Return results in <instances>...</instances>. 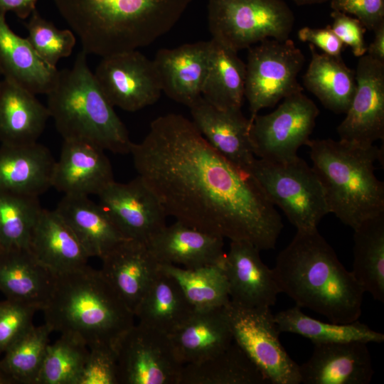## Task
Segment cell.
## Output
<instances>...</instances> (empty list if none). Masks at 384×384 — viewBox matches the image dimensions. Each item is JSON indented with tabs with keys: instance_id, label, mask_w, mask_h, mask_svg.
<instances>
[{
	"instance_id": "6da1fadb",
	"label": "cell",
	"mask_w": 384,
	"mask_h": 384,
	"mask_svg": "<svg viewBox=\"0 0 384 384\" xmlns=\"http://www.w3.org/2000/svg\"><path fill=\"white\" fill-rule=\"evenodd\" d=\"M129 154L167 216L260 251L275 247L283 228L275 206L253 176L215 151L192 121L174 113L156 118Z\"/></svg>"
},
{
	"instance_id": "7a4b0ae2",
	"label": "cell",
	"mask_w": 384,
	"mask_h": 384,
	"mask_svg": "<svg viewBox=\"0 0 384 384\" xmlns=\"http://www.w3.org/2000/svg\"><path fill=\"white\" fill-rule=\"evenodd\" d=\"M280 292L333 323L358 320L364 291L317 228L297 230L273 268Z\"/></svg>"
},
{
	"instance_id": "3957f363",
	"label": "cell",
	"mask_w": 384,
	"mask_h": 384,
	"mask_svg": "<svg viewBox=\"0 0 384 384\" xmlns=\"http://www.w3.org/2000/svg\"><path fill=\"white\" fill-rule=\"evenodd\" d=\"M85 53L105 57L153 43L192 0H53Z\"/></svg>"
},
{
	"instance_id": "277c9868",
	"label": "cell",
	"mask_w": 384,
	"mask_h": 384,
	"mask_svg": "<svg viewBox=\"0 0 384 384\" xmlns=\"http://www.w3.org/2000/svg\"><path fill=\"white\" fill-rule=\"evenodd\" d=\"M41 310L53 331L74 335L89 348H114L134 324V314L101 270L87 265L55 275Z\"/></svg>"
},
{
	"instance_id": "5b68a950",
	"label": "cell",
	"mask_w": 384,
	"mask_h": 384,
	"mask_svg": "<svg viewBox=\"0 0 384 384\" xmlns=\"http://www.w3.org/2000/svg\"><path fill=\"white\" fill-rule=\"evenodd\" d=\"M306 145L329 213L353 230L384 213V184L374 166L383 158V147L332 139H309Z\"/></svg>"
},
{
	"instance_id": "8992f818",
	"label": "cell",
	"mask_w": 384,
	"mask_h": 384,
	"mask_svg": "<svg viewBox=\"0 0 384 384\" xmlns=\"http://www.w3.org/2000/svg\"><path fill=\"white\" fill-rule=\"evenodd\" d=\"M46 96L50 117L64 140L129 154L132 142L127 128L98 85L83 50L78 53L71 68L58 71Z\"/></svg>"
},
{
	"instance_id": "52a82bcc",
	"label": "cell",
	"mask_w": 384,
	"mask_h": 384,
	"mask_svg": "<svg viewBox=\"0 0 384 384\" xmlns=\"http://www.w3.org/2000/svg\"><path fill=\"white\" fill-rule=\"evenodd\" d=\"M294 20L284 0L208 1L211 39L237 52L267 38H289Z\"/></svg>"
},
{
	"instance_id": "ba28073f",
	"label": "cell",
	"mask_w": 384,
	"mask_h": 384,
	"mask_svg": "<svg viewBox=\"0 0 384 384\" xmlns=\"http://www.w3.org/2000/svg\"><path fill=\"white\" fill-rule=\"evenodd\" d=\"M249 172L297 230L317 228L329 209L321 181L299 156L286 162L255 158Z\"/></svg>"
},
{
	"instance_id": "9c48e42d",
	"label": "cell",
	"mask_w": 384,
	"mask_h": 384,
	"mask_svg": "<svg viewBox=\"0 0 384 384\" xmlns=\"http://www.w3.org/2000/svg\"><path fill=\"white\" fill-rule=\"evenodd\" d=\"M304 62L303 53L289 38H267L248 48L245 97L250 119L262 109L303 91L297 77Z\"/></svg>"
},
{
	"instance_id": "30bf717a",
	"label": "cell",
	"mask_w": 384,
	"mask_h": 384,
	"mask_svg": "<svg viewBox=\"0 0 384 384\" xmlns=\"http://www.w3.org/2000/svg\"><path fill=\"white\" fill-rule=\"evenodd\" d=\"M233 341L259 368L268 383L299 384V365L279 340L270 308L247 307L230 300L225 306Z\"/></svg>"
},
{
	"instance_id": "8fae6325",
	"label": "cell",
	"mask_w": 384,
	"mask_h": 384,
	"mask_svg": "<svg viewBox=\"0 0 384 384\" xmlns=\"http://www.w3.org/2000/svg\"><path fill=\"white\" fill-rule=\"evenodd\" d=\"M319 114L316 104L302 92L284 98L273 112L250 118L254 155L272 162L295 159L310 139Z\"/></svg>"
},
{
	"instance_id": "7c38bea8",
	"label": "cell",
	"mask_w": 384,
	"mask_h": 384,
	"mask_svg": "<svg viewBox=\"0 0 384 384\" xmlns=\"http://www.w3.org/2000/svg\"><path fill=\"white\" fill-rule=\"evenodd\" d=\"M114 349L119 384H179L184 364L169 334L138 323Z\"/></svg>"
},
{
	"instance_id": "4fadbf2b",
	"label": "cell",
	"mask_w": 384,
	"mask_h": 384,
	"mask_svg": "<svg viewBox=\"0 0 384 384\" xmlns=\"http://www.w3.org/2000/svg\"><path fill=\"white\" fill-rule=\"evenodd\" d=\"M94 75L112 106L127 112L156 103L162 92L154 60L138 50L102 57Z\"/></svg>"
},
{
	"instance_id": "5bb4252c",
	"label": "cell",
	"mask_w": 384,
	"mask_h": 384,
	"mask_svg": "<svg viewBox=\"0 0 384 384\" xmlns=\"http://www.w3.org/2000/svg\"><path fill=\"white\" fill-rule=\"evenodd\" d=\"M97 196L99 205L127 239L147 243L166 225L161 203L138 176L128 183L114 181Z\"/></svg>"
},
{
	"instance_id": "9a60e30c",
	"label": "cell",
	"mask_w": 384,
	"mask_h": 384,
	"mask_svg": "<svg viewBox=\"0 0 384 384\" xmlns=\"http://www.w3.org/2000/svg\"><path fill=\"white\" fill-rule=\"evenodd\" d=\"M355 71L356 90L337 133L341 140L369 146L384 138V62L365 54Z\"/></svg>"
},
{
	"instance_id": "2e32d148",
	"label": "cell",
	"mask_w": 384,
	"mask_h": 384,
	"mask_svg": "<svg viewBox=\"0 0 384 384\" xmlns=\"http://www.w3.org/2000/svg\"><path fill=\"white\" fill-rule=\"evenodd\" d=\"M260 250L245 241H231L223 263L230 300L247 307L270 308L280 292L273 269Z\"/></svg>"
},
{
	"instance_id": "e0dca14e",
	"label": "cell",
	"mask_w": 384,
	"mask_h": 384,
	"mask_svg": "<svg viewBox=\"0 0 384 384\" xmlns=\"http://www.w3.org/2000/svg\"><path fill=\"white\" fill-rule=\"evenodd\" d=\"M189 108L193 123L209 144L234 165L249 171L255 159L250 119L240 109L221 110L202 96Z\"/></svg>"
},
{
	"instance_id": "ac0fdd59",
	"label": "cell",
	"mask_w": 384,
	"mask_h": 384,
	"mask_svg": "<svg viewBox=\"0 0 384 384\" xmlns=\"http://www.w3.org/2000/svg\"><path fill=\"white\" fill-rule=\"evenodd\" d=\"M367 343H313L310 358L299 365L301 383L368 384L374 370Z\"/></svg>"
},
{
	"instance_id": "d6986e66",
	"label": "cell",
	"mask_w": 384,
	"mask_h": 384,
	"mask_svg": "<svg viewBox=\"0 0 384 384\" xmlns=\"http://www.w3.org/2000/svg\"><path fill=\"white\" fill-rule=\"evenodd\" d=\"M114 181L105 150L92 144L64 140L55 161L52 187L65 195H98Z\"/></svg>"
},
{
	"instance_id": "ffe728a7",
	"label": "cell",
	"mask_w": 384,
	"mask_h": 384,
	"mask_svg": "<svg viewBox=\"0 0 384 384\" xmlns=\"http://www.w3.org/2000/svg\"><path fill=\"white\" fill-rule=\"evenodd\" d=\"M211 41H198L159 50L153 60L162 92L171 100L191 107L202 96Z\"/></svg>"
},
{
	"instance_id": "44dd1931",
	"label": "cell",
	"mask_w": 384,
	"mask_h": 384,
	"mask_svg": "<svg viewBox=\"0 0 384 384\" xmlns=\"http://www.w3.org/2000/svg\"><path fill=\"white\" fill-rule=\"evenodd\" d=\"M100 270L119 297L134 312L159 270L146 243L125 240L102 259Z\"/></svg>"
},
{
	"instance_id": "7402d4cb",
	"label": "cell",
	"mask_w": 384,
	"mask_h": 384,
	"mask_svg": "<svg viewBox=\"0 0 384 384\" xmlns=\"http://www.w3.org/2000/svg\"><path fill=\"white\" fill-rule=\"evenodd\" d=\"M223 240L176 220L166 225L146 245L160 264L194 269L223 263Z\"/></svg>"
},
{
	"instance_id": "603a6c76",
	"label": "cell",
	"mask_w": 384,
	"mask_h": 384,
	"mask_svg": "<svg viewBox=\"0 0 384 384\" xmlns=\"http://www.w3.org/2000/svg\"><path fill=\"white\" fill-rule=\"evenodd\" d=\"M56 160L38 142L0 146V191L39 196L52 187Z\"/></svg>"
},
{
	"instance_id": "cb8c5ba5",
	"label": "cell",
	"mask_w": 384,
	"mask_h": 384,
	"mask_svg": "<svg viewBox=\"0 0 384 384\" xmlns=\"http://www.w3.org/2000/svg\"><path fill=\"white\" fill-rule=\"evenodd\" d=\"M28 250L55 275L85 266L90 258L55 210H42L31 235Z\"/></svg>"
},
{
	"instance_id": "d4e9b609",
	"label": "cell",
	"mask_w": 384,
	"mask_h": 384,
	"mask_svg": "<svg viewBox=\"0 0 384 384\" xmlns=\"http://www.w3.org/2000/svg\"><path fill=\"white\" fill-rule=\"evenodd\" d=\"M48 109L36 95L4 78L0 80V142L26 145L38 142L48 119Z\"/></svg>"
},
{
	"instance_id": "484cf974",
	"label": "cell",
	"mask_w": 384,
	"mask_h": 384,
	"mask_svg": "<svg viewBox=\"0 0 384 384\" xmlns=\"http://www.w3.org/2000/svg\"><path fill=\"white\" fill-rule=\"evenodd\" d=\"M90 257L102 259L127 240L99 205L88 196L65 195L55 209Z\"/></svg>"
},
{
	"instance_id": "4316f807",
	"label": "cell",
	"mask_w": 384,
	"mask_h": 384,
	"mask_svg": "<svg viewBox=\"0 0 384 384\" xmlns=\"http://www.w3.org/2000/svg\"><path fill=\"white\" fill-rule=\"evenodd\" d=\"M169 336L184 365L211 357L233 341L225 306L195 309Z\"/></svg>"
},
{
	"instance_id": "83f0119b",
	"label": "cell",
	"mask_w": 384,
	"mask_h": 384,
	"mask_svg": "<svg viewBox=\"0 0 384 384\" xmlns=\"http://www.w3.org/2000/svg\"><path fill=\"white\" fill-rule=\"evenodd\" d=\"M0 11V68L2 75L35 95H46L53 87L58 70L47 65L27 38L15 33Z\"/></svg>"
},
{
	"instance_id": "f1b7e54d",
	"label": "cell",
	"mask_w": 384,
	"mask_h": 384,
	"mask_svg": "<svg viewBox=\"0 0 384 384\" xmlns=\"http://www.w3.org/2000/svg\"><path fill=\"white\" fill-rule=\"evenodd\" d=\"M55 277L28 249L0 252V290L8 299L41 310L50 296Z\"/></svg>"
},
{
	"instance_id": "f546056e",
	"label": "cell",
	"mask_w": 384,
	"mask_h": 384,
	"mask_svg": "<svg viewBox=\"0 0 384 384\" xmlns=\"http://www.w3.org/2000/svg\"><path fill=\"white\" fill-rule=\"evenodd\" d=\"M309 47L311 60L302 77L304 85L328 110L346 113L356 90V71L341 56L319 53L312 44Z\"/></svg>"
},
{
	"instance_id": "4dcf8cb0",
	"label": "cell",
	"mask_w": 384,
	"mask_h": 384,
	"mask_svg": "<svg viewBox=\"0 0 384 384\" xmlns=\"http://www.w3.org/2000/svg\"><path fill=\"white\" fill-rule=\"evenodd\" d=\"M195 310L176 279L161 269L137 306L139 323L171 334Z\"/></svg>"
},
{
	"instance_id": "1f68e13d",
	"label": "cell",
	"mask_w": 384,
	"mask_h": 384,
	"mask_svg": "<svg viewBox=\"0 0 384 384\" xmlns=\"http://www.w3.org/2000/svg\"><path fill=\"white\" fill-rule=\"evenodd\" d=\"M202 97L221 110L241 109L245 97L246 66L238 52L211 39Z\"/></svg>"
},
{
	"instance_id": "d6a6232c",
	"label": "cell",
	"mask_w": 384,
	"mask_h": 384,
	"mask_svg": "<svg viewBox=\"0 0 384 384\" xmlns=\"http://www.w3.org/2000/svg\"><path fill=\"white\" fill-rule=\"evenodd\" d=\"M259 368L233 341L203 361L185 364L179 384H267Z\"/></svg>"
},
{
	"instance_id": "836d02e7",
	"label": "cell",
	"mask_w": 384,
	"mask_h": 384,
	"mask_svg": "<svg viewBox=\"0 0 384 384\" xmlns=\"http://www.w3.org/2000/svg\"><path fill=\"white\" fill-rule=\"evenodd\" d=\"M351 272L364 292L384 302V213L354 230Z\"/></svg>"
},
{
	"instance_id": "e575fe53",
	"label": "cell",
	"mask_w": 384,
	"mask_h": 384,
	"mask_svg": "<svg viewBox=\"0 0 384 384\" xmlns=\"http://www.w3.org/2000/svg\"><path fill=\"white\" fill-rule=\"evenodd\" d=\"M274 319L280 333L298 334L312 343L346 341L380 343L384 341L383 334L358 320L347 324L324 322L305 314L297 305L277 312Z\"/></svg>"
},
{
	"instance_id": "d590c367",
	"label": "cell",
	"mask_w": 384,
	"mask_h": 384,
	"mask_svg": "<svg viewBox=\"0 0 384 384\" xmlns=\"http://www.w3.org/2000/svg\"><path fill=\"white\" fill-rule=\"evenodd\" d=\"M223 263L194 269L168 264L160 267L176 279L195 309H209L223 307L230 301Z\"/></svg>"
},
{
	"instance_id": "8d00e7d4",
	"label": "cell",
	"mask_w": 384,
	"mask_h": 384,
	"mask_svg": "<svg viewBox=\"0 0 384 384\" xmlns=\"http://www.w3.org/2000/svg\"><path fill=\"white\" fill-rule=\"evenodd\" d=\"M52 332L46 323L33 325L4 353L0 372L6 383L35 384Z\"/></svg>"
},
{
	"instance_id": "74e56055",
	"label": "cell",
	"mask_w": 384,
	"mask_h": 384,
	"mask_svg": "<svg viewBox=\"0 0 384 384\" xmlns=\"http://www.w3.org/2000/svg\"><path fill=\"white\" fill-rule=\"evenodd\" d=\"M42 210L38 196L0 191L1 249H28Z\"/></svg>"
},
{
	"instance_id": "f35d334b",
	"label": "cell",
	"mask_w": 384,
	"mask_h": 384,
	"mask_svg": "<svg viewBox=\"0 0 384 384\" xmlns=\"http://www.w3.org/2000/svg\"><path fill=\"white\" fill-rule=\"evenodd\" d=\"M88 354L80 338L60 334L48 345L35 384H78Z\"/></svg>"
},
{
	"instance_id": "ab89813d",
	"label": "cell",
	"mask_w": 384,
	"mask_h": 384,
	"mask_svg": "<svg viewBox=\"0 0 384 384\" xmlns=\"http://www.w3.org/2000/svg\"><path fill=\"white\" fill-rule=\"evenodd\" d=\"M26 37L38 56L49 66L56 68L58 61L70 56L76 43L70 29H58L43 18L36 9L25 23Z\"/></svg>"
},
{
	"instance_id": "60d3db41",
	"label": "cell",
	"mask_w": 384,
	"mask_h": 384,
	"mask_svg": "<svg viewBox=\"0 0 384 384\" xmlns=\"http://www.w3.org/2000/svg\"><path fill=\"white\" fill-rule=\"evenodd\" d=\"M38 310L33 305L8 299L0 302V355L33 326Z\"/></svg>"
},
{
	"instance_id": "b9f144b4",
	"label": "cell",
	"mask_w": 384,
	"mask_h": 384,
	"mask_svg": "<svg viewBox=\"0 0 384 384\" xmlns=\"http://www.w3.org/2000/svg\"><path fill=\"white\" fill-rule=\"evenodd\" d=\"M78 384H119L114 349L111 347L89 348Z\"/></svg>"
},
{
	"instance_id": "7bdbcfd3",
	"label": "cell",
	"mask_w": 384,
	"mask_h": 384,
	"mask_svg": "<svg viewBox=\"0 0 384 384\" xmlns=\"http://www.w3.org/2000/svg\"><path fill=\"white\" fill-rule=\"evenodd\" d=\"M331 7L353 15L366 30L373 31L384 24V0H331Z\"/></svg>"
},
{
	"instance_id": "ee69618b",
	"label": "cell",
	"mask_w": 384,
	"mask_h": 384,
	"mask_svg": "<svg viewBox=\"0 0 384 384\" xmlns=\"http://www.w3.org/2000/svg\"><path fill=\"white\" fill-rule=\"evenodd\" d=\"M331 16L333 19L331 28L343 45L350 46L356 57L366 54L367 46L364 39L366 29L361 22L338 11L333 10Z\"/></svg>"
},
{
	"instance_id": "f6af8a7d",
	"label": "cell",
	"mask_w": 384,
	"mask_h": 384,
	"mask_svg": "<svg viewBox=\"0 0 384 384\" xmlns=\"http://www.w3.org/2000/svg\"><path fill=\"white\" fill-rule=\"evenodd\" d=\"M298 38L301 41L308 42L317 47L324 53L334 56H341L343 43L332 31L331 26L324 28L304 27L299 30Z\"/></svg>"
},
{
	"instance_id": "bcb514c9",
	"label": "cell",
	"mask_w": 384,
	"mask_h": 384,
	"mask_svg": "<svg viewBox=\"0 0 384 384\" xmlns=\"http://www.w3.org/2000/svg\"><path fill=\"white\" fill-rule=\"evenodd\" d=\"M38 0H0V11L6 13L13 11L16 16L26 19L36 9Z\"/></svg>"
},
{
	"instance_id": "7dc6e473",
	"label": "cell",
	"mask_w": 384,
	"mask_h": 384,
	"mask_svg": "<svg viewBox=\"0 0 384 384\" xmlns=\"http://www.w3.org/2000/svg\"><path fill=\"white\" fill-rule=\"evenodd\" d=\"M374 38L367 47L366 54L372 58L384 62V24L373 31Z\"/></svg>"
},
{
	"instance_id": "c3c4849f",
	"label": "cell",
	"mask_w": 384,
	"mask_h": 384,
	"mask_svg": "<svg viewBox=\"0 0 384 384\" xmlns=\"http://www.w3.org/2000/svg\"><path fill=\"white\" fill-rule=\"evenodd\" d=\"M297 6L312 5L316 4H322L331 0H292Z\"/></svg>"
},
{
	"instance_id": "681fc988",
	"label": "cell",
	"mask_w": 384,
	"mask_h": 384,
	"mask_svg": "<svg viewBox=\"0 0 384 384\" xmlns=\"http://www.w3.org/2000/svg\"><path fill=\"white\" fill-rule=\"evenodd\" d=\"M0 384H6V380L4 378L3 375L0 372Z\"/></svg>"
},
{
	"instance_id": "f907efd6",
	"label": "cell",
	"mask_w": 384,
	"mask_h": 384,
	"mask_svg": "<svg viewBox=\"0 0 384 384\" xmlns=\"http://www.w3.org/2000/svg\"><path fill=\"white\" fill-rule=\"evenodd\" d=\"M2 75V73H1V68H0V80H1V76Z\"/></svg>"
},
{
	"instance_id": "816d5d0a",
	"label": "cell",
	"mask_w": 384,
	"mask_h": 384,
	"mask_svg": "<svg viewBox=\"0 0 384 384\" xmlns=\"http://www.w3.org/2000/svg\"><path fill=\"white\" fill-rule=\"evenodd\" d=\"M1 250H2V249H1V246H0V252L1 251Z\"/></svg>"
}]
</instances>
